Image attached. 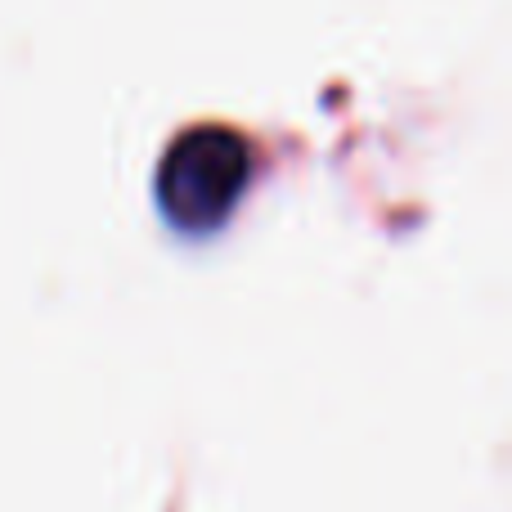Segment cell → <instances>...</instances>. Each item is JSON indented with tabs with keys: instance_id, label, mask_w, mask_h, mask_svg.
<instances>
[{
	"instance_id": "cell-1",
	"label": "cell",
	"mask_w": 512,
	"mask_h": 512,
	"mask_svg": "<svg viewBox=\"0 0 512 512\" xmlns=\"http://www.w3.org/2000/svg\"><path fill=\"white\" fill-rule=\"evenodd\" d=\"M256 171V153L234 126L198 122L167 144L153 171V198L180 234H212L234 216Z\"/></svg>"
}]
</instances>
